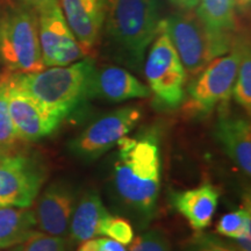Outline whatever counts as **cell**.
<instances>
[{"label":"cell","instance_id":"obj_1","mask_svg":"<svg viewBox=\"0 0 251 251\" xmlns=\"http://www.w3.org/2000/svg\"><path fill=\"white\" fill-rule=\"evenodd\" d=\"M113 163V188L119 201L143 221L155 212L161 190V149L156 134L125 136Z\"/></svg>","mask_w":251,"mask_h":251},{"label":"cell","instance_id":"obj_2","mask_svg":"<svg viewBox=\"0 0 251 251\" xmlns=\"http://www.w3.org/2000/svg\"><path fill=\"white\" fill-rule=\"evenodd\" d=\"M101 5L102 29L114 57L140 70L161 21L157 0H101Z\"/></svg>","mask_w":251,"mask_h":251},{"label":"cell","instance_id":"obj_3","mask_svg":"<svg viewBox=\"0 0 251 251\" xmlns=\"http://www.w3.org/2000/svg\"><path fill=\"white\" fill-rule=\"evenodd\" d=\"M94 61L85 57L64 67L45 68L31 74H13L12 80L62 120L86 100Z\"/></svg>","mask_w":251,"mask_h":251},{"label":"cell","instance_id":"obj_4","mask_svg":"<svg viewBox=\"0 0 251 251\" xmlns=\"http://www.w3.org/2000/svg\"><path fill=\"white\" fill-rule=\"evenodd\" d=\"M163 23L187 76L194 77L213 59L230 51L236 41L230 34L207 27L196 9L178 12Z\"/></svg>","mask_w":251,"mask_h":251},{"label":"cell","instance_id":"obj_5","mask_svg":"<svg viewBox=\"0 0 251 251\" xmlns=\"http://www.w3.org/2000/svg\"><path fill=\"white\" fill-rule=\"evenodd\" d=\"M0 59L13 74H31L46 68L34 9L20 6L0 18Z\"/></svg>","mask_w":251,"mask_h":251},{"label":"cell","instance_id":"obj_6","mask_svg":"<svg viewBox=\"0 0 251 251\" xmlns=\"http://www.w3.org/2000/svg\"><path fill=\"white\" fill-rule=\"evenodd\" d=\"M144 75L148 87L163 107L175 109L184 102L187 75L163 20L159 21L155 39L149 46Z\"/></svg>","mask_w":251,"mask_h":251},{"label":"cell","instance_id":"obj_7","mask_svg":"<svg viewBox=\"0 0 251 251\" xmlns=\"http://www.w3.org/2000/svg\"><path fill=\"white\" fill-rule=\"evenodd\" d=\"M244 45L236 40L230 51L213 59L193 77L185 91L188 114H205L230 98Z\"/></svg>","mask_w":251,"mask_h":251},{"label":"cell","instance_id":"obj_8","mask_svg":"<svg viewBox=\"0 0 251 251\" xmlns=\"http://www.w3.org/2000/svg\"><path fill=\"white\" fill-rule=\"evenodd\" d=\"M46 177L45 165L36 157L20 151L0 155V206L31 207Z\"/></svg>","mask_w":251,"mask_h":251},{"label":"cell","instance_id":"obj_9","mask_svg":"<svg viewBox=\"0 0 251 251\" xmlns=\"http://www.w3.org/2000/svg\"><path fill=\"white\" fill-rule=\"evenodd\" d=\"M142 112L135 106H126L106 113L94 120L70 142V151L78 158L93 161L114 148L141 120Z\"/></svg>","mask_w":251,"mask_h":251},{"label":"cell","instance_id":"obj_10","mask_svg":"<svg viewBox=\"0 0 251 251\" xmlns=\"http://www.w3.org/2000/svg\"><path fill=\"white\" fill-rule=\"evenodd\" d=\"M41 54L46 68L64 67L87 57L69 27L58 0L35 11Z\"/></svg>","mask_w":251,"mask_h":251},{"label":"cell","instance_id":"obj_11","mask_svg":"<svg viewBox=\"0 0 251 251\" xmlns=\"http://www.w3.org/2000/svg\"><path fill=\"white\" fill-rule=\"evenodd\" d=\"M7 102L15 131L23 142H34L49 136L63 121L20 89L12 80L11 72L8 75Z\"/></svg>","mask_w":251,"mask_h":251},{"label":"cell","instance_id":"obj_12","mask_svg":"<svg viewBox=\"0 0 251 251\" xmlns=\"http://www.w3.org/2000/svg\"><path fill=\"white\" fill-rule=\"evenodd\" d=\"M35 201L33 211L37 230L51 236L68 238L77 202L74 188L67 183L56 181L39 194Z\"/></svg>","mask_w":251,"mask_h":251},{"label":"cell","instance_id":"obj_13","mask_svg":"<svg viewBox=\"0 0 251 251\" xmlns=\"http://www.w3.org/2000/svg\"><path fill=\"white\" fill-rule=\"evenodd\" d=\"M151 91L139 78L124 68L94 64L87 84V99H101L109 102H122L131 99H144Z\"/></svg>","mask_w":251,"mask_h":251},{"label":"cell","instance_id":"obj_14","mask_svg":"<svg viewBox=\"0 0 251 251\" xmlns=\"http://www.w3.org/2000/svg\"><path fill=\"white\" fill-rule=\"evenodd\" d=\"M65 20L87 57L96 50L101 35V0H58Z\"/></svg>","mask_w":251,"mask_h":251},{"label":"cell","instance_id":"obj_15","mask_svg":"<svg viewBox=\"0 0 251 251\" xmlns=\"http://www.w3.org/2000/svg\"><path fill=\"white\" fill-rule=\"evenodd\" d=\"M219 197L218 187L211 183H203L198 187L174 193L171 201L193 230L202 231L211 225Z\"/></svg>","mask_w":251,"mask_h":251},{"label":"cell","instance_id":"obj_16","mask_svg":"<svg viewBox=\"0 0 251 251\" xmlns=\"http://www.w3.org/2000/svg\"><path fill=\"white\" fill-rule=\"evenodd\" d=\"M215 137L229 158L243 174H251V126L243 118H221L215 126Z\"/></svg>","mask_w":251,"mask_h":251},{"label":"cell","instance_id":"obj_17","mask_svg":"<svg viewBox=\"0 0 251 251\" xmlns=\"http://www.w3.org/2000/svg\"><path fill=\"white\" fill-rule=\"evenodd\" d=\"M111 215L96 192L84 193L77 200L72 214L69 235L77 243L101 236L103 222Z\"/></svg>","mask_w":251,"mask_h":251},{"label":"cell","instance_id":"obj_18","mask_svg":"<svg viewBox=\"0 0 251 251\" xmlns=\"http://www.w3.org/2000/svg\"><path fill=\"white\" fill-rule=\"evenodd\" d=\"M35 229L33 208L0 206V250L24 244Z\"/></svg>","mask_w":251,"mask_h":251},{"label":"cell","instance_id":"obj_19","mask_svg":"<svg viewBox=\"0 0 251 251\" xmlns=\"http://www.w3.org/2000/svg\"><path fill=\"white\" fill-rule=\"evenodd\" d=\"M196 12L212 30L230 35L236 30L234 0H199Z\"/></svg>","mask_w":251,"mask_h":251},{"label":"cell","instance_id":"obj_20","mask_svg":"<svg viewBox=\"0 0 251 251\" xmlns=\"http://www.w3.org/2000/svg\"><path fill=\"white\" fill-rule=\"evenodd\" d=\"M8 71L0 75V155L18 151L19 144L23 142L15 131L8 111Z\"/></svg>","mask_w":251,"mask_h":251},{"label":"cell","instance_id":"obj_21","mask_svg":"<svg viewBox=\"0 0 251 251\" xmlns=\"http://www.w3.org/2000/svg\"><path fill=\"white\" fill-rule=\"evenodd\" d=\"M235 101L240 105L248 114L251 112V56L249 46L244 45L242 56L233 87Z\"/></svg>","mask_w":251,"mask_h":251},{"label":"cell","instance_id":"obj_22","mask_svg":"<svg viewBox=\"0 0 251 251\" xmlns=\"http://www.w3.org/2000/svg\"><path fill=\"white\" fill-rule=\"evenodd\" d=\"M215 230L218 234L230 240L251 233V212L249 203L242 206L240 209L225 214L219 220Z\"/></svg>","mask_w":251,"mask_h":251},{"label":"cell","instance_id":"obj_23","mask_svg":"<svg viewBox=\"0 0 251 251\" xmlns=\"http://www.w3.org/2000/svg\"><path fill=\"white\" fill-rule=\"evenodd\" d=\"M183 251H238L231 241H226L213 234L197 231L183 246Z\"/></svg>","mask_w":251,"mask_h":251},{"label":"cell","instance_id":"obj_24","mask_svg":"<svg viewBox=\"0 0 251 251\" xmlns=\"http://www.w3.org/2000/svg\"><path fill=\"white\" fill-rule=\"evenodd\" d=\"M129 251H171L169 238L159 229L144 231L128 244Z\"/></svg>","mask_w":251,"mask_h":251},{"label":"cell","instance_id":"obj_25","mask_svg":"<svg viewBox=\"0 0 251 251\" xmlns=\"http://www.w3.org/2000/svg\"><path fill=\"white\" fill-rule=\"evenodd\" d=\"M101 236L117 241L122 246H128L134 238V230L128 220L111 214L103 222Z\"/></svg>","mask_w":251,"mask_h":251},{"label":"cell","instance_id":"obj_26","mask_svg":"<svg viewBox=\"0 0 251 251\" xmlns=\"http://www.w3.org/2000/svg\"><path fill=\"white\" fill-rule=\"evenodd\" d=\"M24 251H68L67 238L35 230L24 244Z\"/></svg>","mask_w":251,"mask_h":251},{"label":"cell","instance_id":"obj_27","mask_svg":"<svg viewBox=\"0 0 251 251\" xmlns=\"http://www.w3.org/2000/svg\"><path fill=\"white\" fill-rule=\"evenodd\" d=\"M78 251H127L125 246L108 237L92 238L81 243Z\"/></svg>","mask_w":251,"mask_h":251},{"label":"cell","instance_id":"obj_28","mask_svg":"<svg viewBox=\"0 0 251 251\" xmlns=\"http://www.w3.org/2000/svg\"><path fill=\"white\" fill-rule=\"evenodd\" d=\"M231 243L238 251H251V233L243 235V236L234 238Z\"/></svg>","mask_w":251,"mask_h":251},{"label":"cell","instance_id":"obj_29","mask_svg":"<svg viewBox=\"0 0 251 251\" xmlns=\"http://www.w3.org/2000/svg\"><path fill=\"white\" fill-rule=\"evenodd\" d=\"M171 4L177 6L181 11H188V9H196L199 0H169Z\"/></svg>","mask_w":251,"mask_h":251},{"label":"cell","instance_id":"obj_30","mask_svg":"<svg viewBox=\"0 0 251 251\" xmlns=\"http://www.w3.org/2000/svg\"><path fill=\"white\" fill-rule=\"evenodd\" d=\"M19 1H20L21 5L25 6V7L36 11L37 8L42 7V6L48 4V2L52 1V0H19Z\"/></svg>","mask_w":251,"mask_h":251},{"label":"cell","instance_id":"obj_31","mask_svg":"<svg viewBox=\"0 0 251 251\" xmlns=\"http://www.w3.org/2000/svg\"><path fill=\"white\" fill-rule=\"evenodd\" d=\"M234 1H235V8H236L240 13L246 14L247 12H249L251 0H234Z\"/></svg>","mask_w":251,"mask_h":251},{"label":"cell","instance_id":"obj_32","mask_svg":"<svg viewBox=\"0 0 251 251\" xmlns=\"http://www.w3.org/2000/svg\"><path fill=\"white\" fill-rule=\"evenodd\" d=\"M5 251H24V246L23 244H19V246H14L8 248V249H4Z\"/></svg>","mask_w":251,"mask_h":251}]
</instances>
